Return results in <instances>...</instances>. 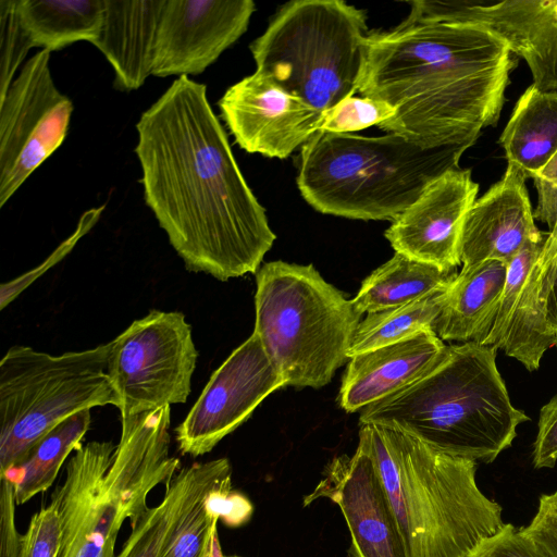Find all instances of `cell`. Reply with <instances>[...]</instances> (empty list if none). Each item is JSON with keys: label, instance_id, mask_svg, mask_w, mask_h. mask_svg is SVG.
I'll use <instances>...</instances> for the list:
<instances>
[{"label": "cell", "instance_id": "4", "mask_svg": "<svg viewBox=\"0 0 557 557\" xmlns=\"http://www.w3.org/2000/svg\"><path fill=\"white\" fill-rule=\"evenodd\" d=\"M408 557H466L506 523L476 482V462L397 429L362 424Z\"/></svg>", "mask_w": 557, "mask_h": 557}, {"label": "cell", "instance_id": "27", "mask_svg": "<svg viewBox=\"0 0 557 557\" xmlns=\"http://www.w3.org/2000/svg\"><path fill=\"white\" fill-rule=\"evenodd\" d=\"M90 422V410L67 418L46 434L21 463L0 474L13 483L17 506L52 485L65 459L83 446Z\"/></svg>", "mask_w": 557, "mask_h": 557}, {"label": "cell", "instance_id": "21", "mask_svg": "<svg viewBox=\"0 0 557 557\" xmlns=\"http://www.w3.org/2000/svg\"><path fill=\"white\" fill-rule=\"evenodd\" d=\"M164 0H104L100 33L92 45L114 71V86L138 89L151 75L152 51Z\"/></svg>", "mask_w": 557, "mask_h": 557}, {"label": "cell", "instance_id": "10", "mask_svg": "<svg viewBox=\"0 0 557 557\" xmlns=\"http://www.w3.org/2000/svg\"><path fill=\"white\" fill-rule=\"evenodd\" d=\"M50 51L29 58L0 99V207L64 141L73 104L55 86Z\"/></svg>", "mask_w": 557, "mask_h": 557}, {"label": "cell", "instance_id": "25", "mask_svg": "<svg viewBox=\"0 0 557 557\" xmlns=\"http://www.w3.org/2000/svg\"><path fill=\"white\" fill-rule=\"evenodd\" d=\"M20 23L34 47L50 52L85 40L102 24L104 0H16Z\"/></svg>", "mask_w": 557, "mask_h": 557}, {"label": "cell", "instance_id": "35", "mask_svg": "<svg viewBox=\"0 0 557 557\" xmlns=\"http://www.w3.org/2000/svg\"><path fill=\"white\" fill-rule=\"evenodd\" d=\"M532 180L537 191L533 216L546 223L550 230L539 259L543 268L557 253V152Z\"/></svg>", "mask_w": 557, "mask_h": 557}, {"label": "cell", "instance_id": "11", "mask_svg": "<svg viewBox=\"0 0 557 557\" xmlns=\"http://www.w3.org/2000/svg\"><path fill=\"white\" fill-rule=\"evenodd\" d=\"M286 382L252 333L212 373L184 421L175 429L183 455L202 456L243 424Z\"/></svg>", "mask_w": 557, "mask_h": 557}, {"label": "cell", "instance_id": "2", "mask_svg": "<svg viewBox=\"0 0 557 557\" xmlns=\"http://www.w3.org/2000/svg\"><path fill=\"white\" fill-rule=\"evenodd\" d=\"M515 66L508 47L481 27L400 23L368 35L358 91L395 109L381 129L423 149L465 152L496 124Z\"/></svg>", "mask_w": 557, "mask_h": 557}, {"label": "cell", "instance_id": "42", "mask_svg": "<svg viewBox=\"0 0 557 557\" xmlns=\"http://www.w3.org/2000/svg\"><path fill=\"white\" fill-rule=\"evenodd\" d=\"M540 264V263H539ZM542 268V267H541ZM545 293L546 317L550 325L557 329V253L542 268Z\"/></svg>", "mask_w": 557, "mask_h": 557}, {"label": "cell", "instance_id": "1", "mask_svg": "<svg viewBox=\"0 0 557 557\" xmlns=\"http://www.w3.org/2000/svg\"><path fill=\"white\" fill-rule=\"evenodd\" d=\"M136 129L145 202L185 268L223 282L257 273L276 236L206 85L176 78L141 113Z\"/></svg>", "mask_w": 557, "mask_h": 557}, {"label": "cell", "instance_id": "22", "mask_svg": "<svg viewBox=\"0 0 557 557\" xmlns=\"http://www.w3.org/2000/svg\"><path fill=\"white\" fill-rule=\"evenodd\" d=\"M232 479L227 458L195 462L178 471L162 500L148 508L115 557H160L187 509L205 493Z\"/></svg>", "mask_w": 557, "mask_h": 557}, {"label": "cell", "instance_id": "15", "mask_svg": "<svg viewBox=\"0 0 557 557\" xmlns=\"http://www.w3.org/2000/svg\"><path fill=\"white\" fill-rule=\"evenodd\" d=\"M255 10L251 0H164L151 75L202 73L244 35Z\"/></svg>", "mask_w": 557, "mask_h": 557}, {"label": "cell", "instance_id": "18", "mask_svg": "<svg viewBox=\"0 0 557 557\" xmlns=\"http://www.w3.org/2000/svg\"><path fill=\"white\" fill-rule=\"evenodd\" d=\"M171 407L121 416V436L107 472L110 494L134 527L149 508L148 494L157 485L169 486L181 470L170 456Z\"/></svg>", "mask_w": 557, "mask_h": 557}, {"label": "cell", "instance_id": "12", "mask_svg": "<svg viewBox=\"0 0 557 557\" xmlns=\"http://www.w3.org/2000/svg\"><path fill=\"white\" fill-rule=\"evenodd\" d=\"M401 23H463L483 28L523 58L542 92L557 95V0L496 3L416 0Z\"/></svg>", "mask_w": 557, "mask_h": 557}, {"label": "cell", "instance_id": "33", "mask_svg": "<svg viewBox=\"0 0 557 557\" xmlns=\"http://www.w3.org/2000/svg\"><path fill=\"white\" fill-rule=\"evenodd\" d=\"M0 99L32 46L20 23L16 0L0 1Z\"/></svg>", "mask_w": 557, "mask_h": 557}, {"label": "cell", "instance_id": "41", "mask_svg": "<svg viewBox=\"0 0 557 557\" xmlns=\"http://www.w3.org/2000/svg\"><path fill=\"white\" fill-rule=\"evenodd\" d=\"M0 479V557H17L21 534L15 522L14 485L3 475Z\"/></svg>", "mask_w": 557, "mask_h": 557}, {"label": "cell", "instance_id": "28", "mask_svg": "<svg viewBox=\"0 0 557 557\" xmlns=\"http://www.w3.org/2000/svg\"><path fill=\"white\" fill-rule=\"evenodd\" d=\"M543 283V270L537 260L524 282L498 346L529 371L540 367L544 352L556 342V330L546 317Z\"/></svg>", "mask_w": 557, "mask_h": 557}, {"label": "cell", "instance_id": "45", "mask_svg": "<svg viewBox=\"0 0 557 557\" xmlns=\"http://www.w3.org/2000/svg\"><path fill=\"white\" fill-rule=\"evenodd\" d=\"M225 557H238V556H225Z\"/></svg>", "mask_w": 557, "mask_h": 557}, {"label": "cell", "instance_id": "23", "mask_svg": "<svg viewBox=\"0 0 557 557\" xmlns=\"http://www.w3.org/2000/svg\"><path fill=\"white\" fill-rule=\"evenodd\" d=\"M507 265L499 260H485L462 267L447 289L433 326L442 341L483 344L497 312Z\"/></svg>", "mask_w": 557, "mask_h": 557}, {"label": "cell", "instance_id": "32", "mask_svg": "<svg viewBox=\"0 0 557 557\" xmlns=\"http://www.w3.org/2000/svg\"><path fill=\"white\" fill-rule=\"evenodd\" d=\"M211 491L187 509L160 557H203L212 528L219 521L205 506V498Z\"/></svg>", "mask_w": 557, "mask_h": 557}, {"label": "cell", "instance_id": "6", "mask_svg": "<svg viewBox=\"0 0 557 557\" xmlns=\"http://www.w3.org/2000/svg\"><path fill=\"white\" fill-rule=\"evenodd\" d=\"M256 322L271 362L287 385L320 388L349 360L361 314L312 264L271 261L256 273Z\"/></svg>", "mask_w": 557, "mask_h": 557}, {"label": "cell", "instance_id": "13", "mask_svg": "<svg viewBox=\"0 0 557 557\" xmlns=\"http://www.w3.org/2000/svg\"><path fill=\"white\" fill-rule=\"evenodd\" d=\"M318 498L336 504L350 533L352 557H408L389 498L366 437L352 456L334 457L304 506Z\"/></svg>", "mask_w": 557, "mask_h": 557}, {"label": "cell", "instance_id": "5", "mask_svg": "<svg viewBox=\"0 0 557 557\" xmlns=\"http://www.w3.org/2000/svg\"><path fill=\"white\" fill-rule=\"evenodd\" d=\"M462 151L423 149L380 137L317 132L301 147L297 186L317 211L356 220L395 221Z\"/></svg>", "mask_w": 557, "mask_h": 557}, {"label": "cell", "instance_id": "29", "mask_svg": "<svg viewBox=\"0 0 557 557\" xmlns=\"http://www.w3.org/2000/svg\"><path fill=\"white\" fill-rule=\"evenodd\" d=\"M449 285L401 307L368 313L355 331L348 357L399 342L423 329L433 330Z\"/></svg>", "mask_w": 557, "mask_h": 557}, {"label": "cell", "instance_id": "20", "mask_svg": "<svg viewBox=\"0 0 557 557\" xmlns=\"http://www.w3.org/2000/svg\"><path fill=\"white\" fill-rule=\"evenodd\" d=\"M445 348L428 327L399 342L351 356L338 393L339 407L356 412L397 393L421 376Z\"/></svg>", "mask_w": 557, "mask_h": 557}, {"label": "cell", "instance_id": "34", "mask_svg": "<svg viewBox=\"0 0 557 557\" xmlns=\"http://www.w3.org/2000/svg\"><path fill=\"white\" fill-rule=\"evenodd\" d=\"M61 540L60 502L54 491L50 504L30 518L21 534L17 557H58Z\"/></svg>", "mask_w": 557, "mask_h": 557}, {"label": "cell", "instance_id": "38", "mask_svg": "<svg viewBox=\"0 0 557 557\" xmlns=\"http://www.w3.org/2000/svg\"><path fill=\"white\" fill-rule=\"evenodd\" d=\"M205 506L212 517L231 528L247 523L253 513L250 499L232 488V479L212 490L205 498Z\"/></svg>", "mask_w": 557, "mask_h": 557}, {"label": "cell", "instance_id": "44", "mask_svg": "<svg viewBox=\"0 0 557 557\" xmlns=\"http://www.w3.org/2000/svg\"><path fill=\"white\" fill-rule=\"evenodd\" d=\"M555 346L557 347V329H556V342H555Z\"/></svg>", "mask_w": 557, "mask_h": 557}, {"label": "cell", "instance_id": "7", "mask_svg": "<svg viewBox=\"0 0 557 557\" xmlns=\"http://www.w3.org/2000/svg\"><path fill=\"white\" fill-rule=\"evenodd\" d=\"M368 35L362 9L341 0H294L250 51L257 72L322 113L358 91Z\"/></svg>", "mask_w": 557, "mask_h": 557}, {"label": "cell", "instance_id": "3", "mask_svg": "<svg viewBox=\"0 0 557 557\" xmlns=\"http://www.w3.org/2000/svg\"><path fill=\"white\" fill-rule=\"evenodd\" d=\"M528 420L510 401L496 349L474 342L446 346L421 376L359 417L360 425L397 429L476 463L493 462Z\"/></svg>", "mask_w": 557, "mask_h": 557}, {"label": "cell", "instance_id": "8", "mask_svg": "<svg viewBox=\"0 0 557 557\" xmlns=\"http://www.w3.org/2000/svg\"><path fill=\"white\" fill-rule=\"evenodd\" d=\"M112 341L54 356L12 346L0 361V474L67 418L120 401L107 373Z\"/></svg>", "mask_w": 557, "mask_h": 557}, {"label": "cell", "instance_id": "30", "mask_svg": "<svg viewBox=\"0 0 557 557\" xmlns=\"http://www.w3.org/2000/svg\"><path fill=\"white\" fill-rule=\"evenodd\" d=\"M546 238L542 237L529 240L520 252L508 263L505 286L499 298L497 312L493 325L482 345L498 349L515 304L532 267L541 257Z\"/></svg>", "mask_w": 557, "mask_h": 557}, {"label": "cell", "instance_id": "17", "mask_svg": "<svg viewBox=\"0 0 557 557\" xmlns=\"http://www.w3.org/2000/svg\"><path fill=\"white\" fill-rule=\"evenodd\" d=\"M479 190L471 171L455 168L434 178L386 230L395 252L453 271L459 265L465 216Z\"/></svg>", "mask_w": 557, "mask_h": 557}, {"label": "cell", "instance_id": "39", "mask_svg": "<svg viewBox=\"0 0 557 557\" xmlns=\"http://www.w3.org/2000/svg\"><path fill=\"white\" fill-rule=\"evenodd\" d=\"M520 529L552 557H557V491L541 495L535 515Z\"/></svg>", "mask_w": 557, "mask_h": 557}, {"label": "cell", "instance_id": "40", "mask_svg": "<svg viewBox=\"0 0 557 557\" xmlns=\"http://www.w3.org/2000/svg\"><path fill=\"white\" fill-rule=\"evenodd\" d=\"M557 462V395L540 411L532 463L536 469L554 468Z\"/></svg>", "mask_w": 557, "mask_h": 557}, {"label": "cell", "instance_id": "26", "mask_svg": "<svg viewBox=\"0 0 557 557\" xmlns=\"http://www.w3.org/2000/svg\"><path fill=\"white\" fill-rule=\"evenodd\" d=\"M456 276L455 270L446 271L395 252L362 282L351 301L360 314L385 311L446 287Z\"/></svg>", "mask_w": 557, "mask_h": 557}, {"label": "cell", "instance_id": "9", "mask_svg": "<svg viewBox=\"0 0 557 557\" xmlns=\"http://www.w3.org/2000/svg\"><path fill=\"white\" fill-rule=\"evenodd\" d=\"M198 351L178 311L151 310L112 341L107 373L121 416L186 403Z\"/></svg>", "mask_w": 557, "mask_h": 557}, {"label": "cell", "instance_id": "24", "mask_svg": "<svg viewBox=\"0 0 557 557\" xmlns=\"http://www.w3.org/2000/svg\"><path fill=\"white\" fill-rule=\"evenodd\" d=\"M499 144L508 163L532 178L557 152V95L529 86L517 101Z\"/></svg>", "mask_w": 557, "mask_h": 557}, {"label": "cell", "instance_id": "16", "mask_svg": "<svg viewBox=\"0 0 557 557\" xmlns=\"http://www.w3.org/2000/svg\"><path fill=\"white\" fill-rule=\"evenodd\" d=\"M218 104L242 149L278 159L318 132L322 114L257 71L232 85Z\"/></svg>", "mask_w": 557, "mask_h": 557}, {"label": "cell", "instance_id": "43", "mask_svg": "<svg viewBox=\"0 0 557 557\" xmlns=\"http://www.w3.org/2000/svg\"><path fill=\"white\" fill-rule=\"evenodd\" d=\"M203 557H225L221 549L219 533H218V523H215L212 528L209 542L207 545L206 553Z\"/></svg>", "mask_w": 557, "mask_h": 557}, {"label": "cell", "instance_id": "14", "mask_svg": "<svg viewBox=\"0 0 557 557\" xmlns=\"http://www.w3.org/2000/svg\"><path fill=\"white\" fill-rule=\"evenodd\" d=\"M116 445L89 442L74 451L55 492L60 502L58 557H115L119 531L127 519L107 486Z\"/></svg>", "mask_w": 557, "mask_h": 557}, {"label": "cell", "instance_id": "37", "mask_svg": "<svg viewBox=\"0 0 557 557\" xmlns=\"http://www.w3.org/2000/svg\"><path fill=\"white\" fill-rule=\"evenodd\" d=\"M466 557H552L512 523L482 540Z\"/></svg>", "mask_w": 557, "mask_h": 557}, {"label": "cell", "instance_id": "36", "mask_svg": "<svg viewBox=\"0 0 557 557\" xmlns=\"http://www.w3.org/2000/svg\"><path fill=\"white\" fill-rule=\"evenodd\" d=\"M101 209H95L86 212L77 225L76 231L71 237L64 240L42 263L33 270L24 273L16 278L2 283L0 286V309L3 310L11 304L25 288L39 278L50 268L61 261L75 246L78 239L86 234L98 220Z\"/></svg>", "mask_w": 557, "mask_h": 557}, {"label": "cell", "instance_id": "19", "mask_svg": "<svg viewBox=\"0 0 557 557\" xmlns=\"http://www.w3.org/2000/svg\"><path fill=\"white\" fill-rule=\"evenodd\" d=\"M525 180L518 166L508 163L503 178L473 202L460 234L462 267L485 260L508 264L529 240L544 237L534 223Z\"/></svg>", "mask_w": 557, "mask_h": 557}, {"label": "cell", "instance_id": "31", "mask_svg": "<svg viewBox=\"0 0 557 557\" xmlns=\"http://www.w3.org/2000/svg\"><path fill=\"white\" fill-rule=\"evenodd\" d=\"M388 103L369 97H347L322 112L318 132L351 134L372 125H380L395 115Z\"/></svg>", "mask_w": 557, "mask_h": 557}]
</instances>
